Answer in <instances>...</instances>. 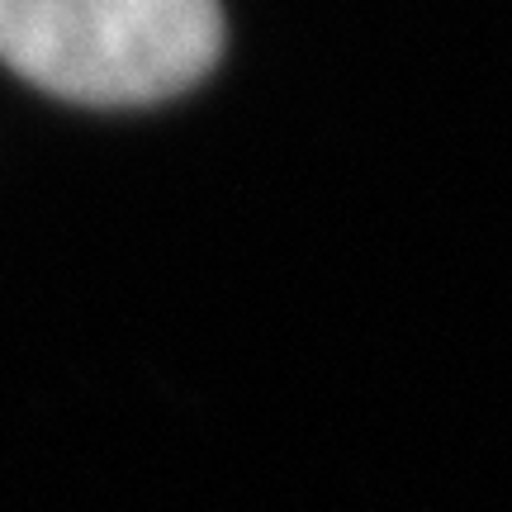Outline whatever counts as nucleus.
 Here are the masks:
<instances>
[{
  "mask_svg": "<svg viewBox=\"0 0 512 512\" xmlns=\"http://www.w3.org/2000/svg\"><path fill=\"white\" fill-rule=\"evenodd\" d=\"M219 48V0H0V62L81 105L181 95Z\"/></svg>",
  "mask_w": 512,
  "mask_h": 512,
  "instance_id": "nucleus-1",
  "label": "nucleus"
}]
</instances>
